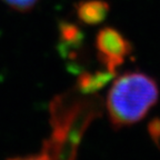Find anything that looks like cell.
I'll return each mask as SVG.
<instances>
[{
	"instance_id": "7",
	"label": "cell",
	"mask_w": 160,
	"mask_h": 160,
	"mask_svg": "<svg viewBox=\"0 0 160 160\" xmlns=\"http://www.w3.org/2000/svg\"><path fill=\"white\" fill-rule=\"evenodd\" d=\"M9 7L19 11H28L32 9L38 0H3Z\"/></svg>"
},
{
	"instance_id": "1",
	"label": "cell",
	"mask_w": 160,
	"mask_h": 160,
	"mask_svg": "<svg viewBox=\"0 0 160 160\" xmlns=\"http://www.w3.org/2000/svg\"><path fill=\"white\" fill-rule=\"evenodd\" d=\"M156 81L141 72H127L113 81L107 97L109 119L116 128L133 125L157 102Z\"/></svg>"
},
{
	"instance_id": "5",
	"label": "cell",
	"mask_w": 160,
	"mask_h": 160,
	"mask_svg": "<svg viewBox=\"0 0 160 160\" xmlns=\"http://www.w3.org/2000/svg\"><path fill=\"white\" fill-rule=\"evenodd\" d=\"M60 38L63 45L71 47L73 45H79L82 39V35H81V30L76 25L62 22L60 25Z\"/></svg>"
},
{
	"instance_id": "4",
	"label": "cell",
	"mask_w": 160,
	"mask_h": 160,
	"mask_svg": "<svg viewBox=\"0 0 160 160\" xmlns=\"http://www.w3.org/2000/svg\"><path fill=\"white\" fill-rule=\"evenodd\" d=\"M115 73L109 72L108 70L95 71V72H82L79 76L77 87L83 95H91L98 90L102 89Z\"/></svg>"
},
{
	"instance_id": "6",
	"label": "cell",
	"mask_w": 160,
	"mask_h": 160,
	"mask_svg": "<svg viewBox=\"0 0 160 160\" xmlns=\"http://www.w3.org/2000/svg\"><path fill=\"white\" fill-rule=\"evenodd\" d=\"M9 160H65V159H63L62 156L60 155L52 146L49 145L47 141H45L41 152L38 153V155L27 156V157H18Z\"/></svg>"
},
{
	"instance_id": "2",
	"label": "cell",
	"mask_w": 160,
	"mask_h": 160,
	"mask_svg": "<svg viewBox=\"0 0 160 160\" xmlns=\"http://www.w3.org/2000/svg\"><path fill=\"white\" fill-rule=\"evenodd\" d=\"M98 58L106 70L115 73L117 68L125 62V58L131 52V45L119 31L113 28H103L96 38Z\"/></svg>"
},
{
	"instance_id": "3",
	"label": "cell",
	"mask_w": 160,
	"mask_h": 160,
	"mask_svg": "<svg viewBox=\"0 0 160 160\" xmlns=\"http://www.w3.org/2000/svg\"><path fill=\"white\" fill-rule=\"evenodd\" d=\"M79 19L87 25H98L107 18L109 5L103 0H86L76 6Z\"/></svg>"
}]
</instances>
